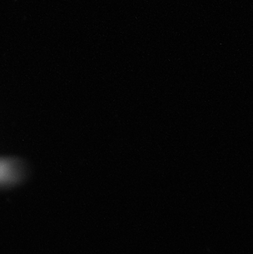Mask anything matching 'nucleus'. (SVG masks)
<instances>
[{
    "label": "nucleus",
    "mask_w": 253,
    "mask_h": 254,
    "mask_svg": "<svg viewBox=\"0 0 253 254\" xmlns=\"http://www.w3.org/2000/svg\"><path fill=\"white\" fill-rule=\"evenodd\" d=\"M22 166L11 160H0V184H13L21 179Z\"/></svg>",
    "instance_id": "1"
}]
</instances>
